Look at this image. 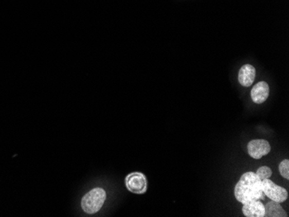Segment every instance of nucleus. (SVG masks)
Here are the masks:
<instances>
[{
  "instance_id": "11",
  "label": "nucleus",
  "mask_w": 289,
  "mask_h": 217,
  "mask_svg": "<svg viewBox=\"0 0 289 217\" xmlns=\"http://www.w3.org/2000/svg\"><path fill=\"white\" fill-rule=\"evenodd\" d=\"M279 171L281 173V176H283L284 178L289 179V160L288 159H284L281 161L280 165H279Z\"/></svg>"
},
{
  "instance_id": "3",
  "label": "nucleus",
  "mask_w": 289,
  "mask_h": 217,
  "mask_svg": "<svg viewBox=\"0 0 289 217\" xmlns=\"http://www.w3.org/2000/svg\"><path fill=\"white\" fill-rule=\"evenodd\" d=\"M125 185L130 192L142 195L148 190L147 176L141 172H132L125 176Z\"/></svg>"
},
{
  "instance_id": "1",
  "label": "nucleus",
  "mask_w": 289,
  "mask_h": 217,
  "mask_svg": "<svg viewBox=\"0 0 289 217\" xmlns=\"http://www.w3.org/2000/svg\"><path fill=\"white\" fill-rule=\"evenodd\" d=\"M234 194L236 199L243 204L265 198L262 180L253 171H248L241 176L234 186Z\"/></svg>"
},
{
  "instance_id": "5",
  "label": "nucleus",
  "mask_w": 289,
  "mask_h": 217,
  "mask_svg": "<svg viewBox=\"0 0 289 217\" xmlns=\"http://www.w3.org/2000/svg\"><path fill=\"white\" fill-rule=\"evenodd\" d=\"M271 147L266 139H253L248 144V155L254 159H260L269 153Z\"/></svg>"
},
{
  "instance_id": "10",
  "label": "nucleus",
  "mask_w": 289,
  "mask_h": 217,
  "mask_svg": "<svg viewBox=\"0 0 289 217\" xmlns=\"http://www.w3.org/2000/svg\"><path fill=\"white\" fill-rule=\"evenodd\" d=\"M257 176H259L260 179L264 180V179H268L271 177L272 176V170L269 168V167H267V166H262V167H260L258 170H257Z\"/></svg>"
},
{
  "instance_id": "2",
  "label": "nucleus",
  "mask_w": 289,
  "mask_h": 217,
  "mask_svg": "<svg viewBox=\"0 0 289 217\" xmlns=\"http://www.w3.org/2000/svg\"><path fill=\"white\" fill-rule=\"evenodd\" d=\"M106 198V191L102 188H95L82 197V210L87 214H96L103 206Z\"/></svg>"
},
{
  "instance_id": "4",
  "label": "nucleus",
  "mask_w": 289,
  "mask_h": 217,
  "mask_svg": "<svg viewBox=\"0 0 289 217\" xmlns=\"http://www.w3.org/2000/svg\"><path fill=\"white\" fill-rule=\"evenodd\" d=\"M262 191L266 196L270 200L277 202V203H284L288 197V193L286 189L276 185L273 181L268 179L262 180Z\"/></svg>"
},
{
  "instance_id": "7",
  "label": "nucleus",
  "mask_w": 289,
  "mask_h": 217,
  "mask_svg": "<svg viewBox=\"0 0 289 217\" xmlns=\"http://www.w3.org/2000/svg\"><path fill=\"white\" fill-rule=\"evenodd\" d=\"M242 211L246 217H264V205L259 200L249 202L243 204Z\"/></svg>"
},
{
  "instance_id": "6",
  "label": "nucleus",
  "mask_w": 289,
  "mask_h": 217,
  "mask_svg": "<svg viewBox=\"0 0 289 217\" xmlns=\"http://www.w3.org/2000/svg\"><path fill=\"white\" fill-rule=\"evenodd\" d=\"M269 96V86L267 82H260L251 90V99L256 104H262Z\"/></svg>"
},
{
  "instance_id": "9",
  "label": "nucleus",
  "mask_w": 289,
  "mask_h": 217,
  "mask_svg": "<svg viewBox=\"0 0 289 217\" xmlns=\"http://www.w3.org/2000/svg\"><path fill=\"white\" fill-rule=\"evenodd\" d=\"M264 216L267 217H286L287 214L284 210L283 208L281 206L280 203L272 201L268 202L264 206Z\"/></svg>"
},
{
  "instance_id": "8",
  "label": "nucleus",
  "mask_w": 289,
  "mask_h": 217,
  "mask_svg": "<svg viewBox=\"0 0 289 217\" xmlns=\"http://www.w3.org/2000/svg\"><path fill=\"white\" fill-rule=\"evenodd\" d=\"M256 78V68L250 64L243 65L238 74V81L243 87H250Z\"/></svg>"
}]
</instances>
